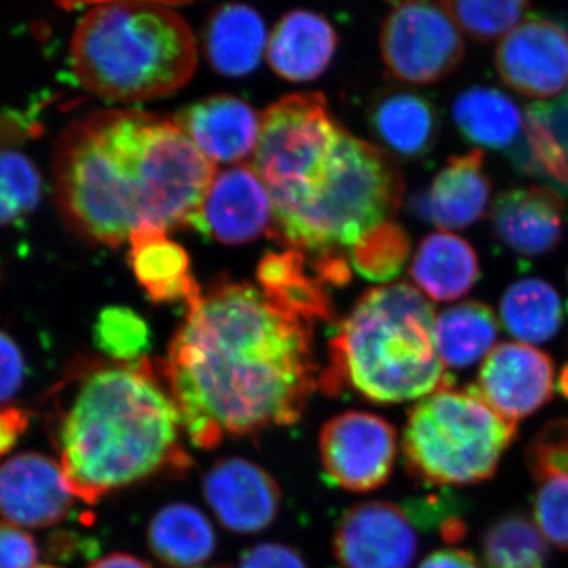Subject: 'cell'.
<instances>
[{
    "label": "cell",
    "instance_id": "cell-1",
    "mask_svg": "<svg viewBox=\"0 0 568 568\" xmlns=\"http://www.w3.org/2000/svg\"><path fill=\"white\" fill-rule=\"evenodd\" d=\"M185 305L160 369L193 446L295 424L323 375L317 323L250 283L220 284Z\"/></svg>",
    "mask_w": 568,
    "mask_h": 568
},
{
    "label": "cell",
    "instance_id": "cell-2",
    "mask_svg": "<svg viewBox=\"0 0 568 568\" xmlns=\"http://www.w3.org/2000/svg\"><path fill=\"white\" fill-rule=\"evenodd\" d=\"M215 174L178 119L136 108L70 123L52 156L63 220L85 241L108 246L129 242L144 224L186 226Z\"/></svg>",
    "mask_w": 568,
    "mask_h": 568
},
{
    "label": "cell",
    "instance_id": "cell-3",
    "mask_svg": "<svg viewBox=\"0 0 568 568\" xmlns=\"http://www.w3.org/2000/svg\"><path fill=\"white\" fill-rule=\"evenodd\" d=\"M58 428L71 495L97 504L108 493L168 469H186L182 418L160 365L89 361L71 368Z\"/></svg>",
    "mask_w": 568,
    "mask_h": 568
},
{
    "label": "cell",
    "instance_id": "cell-4",
    "mask_svg": "<svg viewBox=\"0 0 568 568\" xmlns=\"http://www.w3.org/2000/svg\"><path fill=\"white\" fill-rule=\"evenodd\" d=\"M435 308L407 283L366 293L328 343L320 388L347 386L381 405L413 402L454 387L435 345Z\"/></svg>",
    "mask_w": 568,
    "mask_h": 568
},
{
    "label": "cell",
    "instance_id": "cell-5",
    "mask_svg": "<svg viewBox=\"0 0 568 568\" xmlns=\"http://www.w3.org/2000/svg\"><path fill=\"white\" fill-rule=\"evenodd\" d=\"M74 80L115 103L162 99L189 84L197 43L173 7L152 0H110L85 11L70 41Z\"/></svg>",
    "mask_w": 568,
    "mask_h": 568
},
{
    "label": "cell",
    "instance_id": "cell-6",
    "mask_svg": "<svg viewBox=\"0 0 568 568\" xmlns=\"http://www.w3.org/2000/svg\"><path fill=\"white\" fill-rule=\"evenodd\" d=\"M403 194L405 178L390 156L345 130L323 185L297 211L275 219L268 234L310 263L346 260L343 250L395 222Z\"/></svg>",
    "mask_w": 568,
    "mask_h": 568
},
{
    "label": "cell",
    "instance_id": "cell-7",
    "mask_svg": "<svg viewBox=\"0 0 568 568\" xmlns=\"http://www.w3.org/2000/svg\"><path fill=\"white\" fill-rule=\"evenodd\" d=\"M518 426L496 413L476 387L444 388L407 414V473L432 487H467L495 477Z\"/></svg>",
    "mask_w": 568,
    "mask_h": 568
},
{
    "label": "cell",
    "instance_id": "cell-8",
    "mask_svg": "<svg viewBox=\"0 0 568 568\" xmlns=\"http://www.w3.org/2000/svg\"><path fill=\"white\" fill-rule=\"evenodd\" d=\"M343 132L321 93L283 97L261 115L253 170L271 194L274 220L320 190Z\"/></svg>",
    "mask_w": 568,
    "mask_h": 568
},
{
    "label": "cell",
    "instance_id": "cell-9",
    "mask_svg": "<svg viewBox=\"0 0 568 568\" xmlns=\"http://www.w3.org/2000/svg\"><path fill=\"white\" fill-rule=\"evenodd\" d=\"M381 55L388 71L409 84H435L465 58V36L433 0H396L383 22Z\"/></svg>",
    "mask_w": 568,
    "mask_h": 568
},
{
    "label": "cell",
    "instance_id": "cell-10",
    "mask_svg": "<svg viewBox=\"0 0 568 568\" xmlns=\"http://www.w3.org/2000/svg\"><path fill=\"white\" fill-rule=\"evenodd\" d=\"M321 462L328 480L347 491L383 487L394 470L398 440L394 426L375 414L351 410L324 425Z\"/></svg>",
    "mask_w": 568,
    "mask_h": 568
},
{
    "label": "cell",
    "instance_id": "cell-11",
    "mask_svg": "<svg viewBox=\"0 0 568 568\" xmlns=\"http://www.w3.org/2000/svg\"><path fill=\"white\" fill-rule=\"evenodd\" d=\"M496 70L508 88L529 99L558 97L568 89V31L547 18H530L500 39Z\"/></svg>",
    "mask_w": 568,
    "mask_h": 568
},
{
    "label": "cell",
    "instance_id": "cell-12",
    "mask_svg": "<svg viewBox=\"0 0 568 568\" xmlns=\"http://www.w3.org/2000/svg\"><path fill=\"white\" fill-rule=\"evenodd\" d=\"M274 223L271 194L253 166L230 168L213 175L200 207L186 226L227 245L256 241Z\"/></svg>",
    "mask_w": 568,
    "mask_h": 568
},
{
    "label": "cell",
    "instance_id": "cell-13",
    "mask_svg": "<svg viewBox=\"0 0 568 568\" xmlns=\"http://www.w3.org/2000/svg\"><path fill=\"white\" fill-rule=\"evenodd\" d=\"M551 357L526 343H500L481 362L477 392L496 413L518 424L555 396Z\"/></svg>",
    "mask_w": 568,
    "mask_h": 568
},
{
    "label": "cell",
    "instance_id": "cell-14",
    "mask_svg": "<svg viewBox=\"0 0 568 568\" xmlns=\"http://www.w3.org/2000/svg\"><path fill=\"white\" fill-rule=\"evenodd\" d=\"M418 540L405 508L392 503H366L346 511L334 538L343 568H409Z\"/></svg>",
    "mask_w": 568,
    "mask_h": 568
},
{
    "label": "cell",
    "instance_id": "cell-15",
    "mask_svg": "<svg viewBox=\"0 0 568 568\" xmlns=\"http://www.w3.org/2000/svg\"><path fill=\"white\" fill-rule=\"evenodd\" d=\"M73 507L61 465L41 454H20L0 466V517L18 528H50Z\"/></svg>",
    "mask_w": 568,
    "mask_h": 568
},
{
    "label": "cell",
    "instance_id": "cell-16",
    "mask_svg": "<svg viewBox=\"0 0 568 568\" xmlns=\"http://www.w3.org/2000/svg\"><path fill=\"white\" fill-rule=\"evenodd\" d=\"M204 496L224 528L237 534L271 526L282 503L274 477L244 458L215 463L205 474Z\"/></svg>",
    "mask_w": 568,
    "mask_h": 568
},
{
    "label": "cell",
    "instance_id": "cell-17",
    "mask_svg": "<svg viewBox=\"0 0 568 568\" xmlns=\"http://www.w3.org/2000/svg\"><path fill=\"white\" fill-rule=\"evenodd\" d=\"M489 220L493 234L508 250L523 256H544L562 241L566 204L547 186H519L496 197Z\"/></svg>",
    "mask_w": 568,
    "mask_h": 568
},
{
    "label": "cell",
    "instance_id": "cell-18",
    "mask_svg": "<svg viewBox=\"0 0 568 568\" xmlns=\"http://www.w3.org/2000/svg\"><path fill=\"white\" fill-rule=\"evenodd\" d=\"M175 119L197 151L213 164L244 162L254 153L260 138L261 115L233 95L209 97Z\"/></svg>",
    "mask_w": 568,
    "mask_h": 568
},
{
    "label": "cell",
    "instance_id": "cell-19",
    "mask_svg": "<svg viewBox=\"0 0 568 568\" xmlns=\"http://www.w3.org/2000/svg\"><path fill=\"white\" fill-rule=\"evenodd\" d=\"M338 36L334 26L310 10H293L283 14L268 33V65L283 80L308 82L316 80L334 59Z\"/></svg>",
    "mask_w": 568,
    "mask_h": 568
},
{
    "label": "cell",
    "instance_id": "cell-20",
    "mask_svg": "<svg viewBox=\"0 0 568 568\" xmlns=\"http://www.w3.org/2000/svg\"><path fill=\"white\" fill-rule=\"evenodd\" d=\"M489 196L485 155L477 149L448 160L426 193L424 212L440 230H465L487 213Z\"/></svg>",
    "mask_w": 568,
    "mask_h": 568
},
{
    "label": "cell",
    "instance_id": "cell-21",
    "mask_svg": "<svg viewBox=\"0 0 568 568\" xmlns=\"http://www.w3.org/2000/svg\"><path fill=\"white\" fill-rule=\"evenodd\" d=\"M168 231L144 224L129 237V261L142 290L155 304L192 301L201 293L189 253L168 237Z\"/></svg>",
    "mask_w": 568,
    "mask_h": 568
},
{
    "label": "cell",
    "instance_id": "cell-22",
    "mask_svg": "<svg viewBox=\"0 0 568 568\" xmlns=\"http://www.w3.org/2000/svg\"><path fill=\"white\" fill-rule=\"evenodd\" d=\"M263 17L246 3L219 7L204 29V52L216 73L242 78L260 67L267 48Z\"/></svg>",
    "mask_w": 568,
    "mask_h": 568
},
{
    "label": "cell",
    "instance_id": "cell-23",
    "mask_svg": "<svg viewBox=\"0 0 568 568\" xmlns=\"http://www.w3.org/2000/svg\"><path fill=\"white\" fill-rule=\"evenodd\" d=\"M410 276L436 302L463 297L480 278V263L473 245L448 231L426 235L410 263Z\"/></svg>",
    "mask_w": 568,
    "mask_h": 568
},
{
    "label": "cell",
    "instance_id": "cell-24",
    "mask_svg": "<svg viewBox=\"0 0 568 568\" xmlns=\"http://www.w3.org/2000/svg\"><path fill=\"white\" fill-rule=\"evenodd\" d=\"M452 118L467 141L491 151H508L526 132V112L506 92L485 85L459 93Z\"/></svg>",
    "mask_w": 568,
    "mask_h": 568
},
{
    "label": "cell",
    "instance_id": "cell-25",
    "mask_svg": "<svg viewBox=\"0 0 568 568\" xmlns=\"http://www.w3.org/2000/svg\"><path fill=\"white\" fill-rule=\"evenodd\" d=\"M373 130L390 151L418 159L432 151L439 133L436 108L413 91H390L381 95L369 114Z\"/></svg>",
    "mask_w": 568,
    "mask_h": 568
},
{
    "label": "cell",
    "instance_id": "cell-26",
    "mask_svg": "<svg viewBox=\"0 0 568 568\" xmlns=\"http://www.w3.org/2000/svg\"><path fill=\"white\" fill-rule=\"evenodd\" d=\"M497 336L499 323L484 302H462L436 316L437 355L450 368H469L484 361L495 347Z\"/></svg>",
    "mask_w": 568,
    "mask_h": 568
},
{
    "label": "cell",
    "instance_id": "cell-27",
    "mask_svg": "<svg viewBox=\"0 0 568 568\" xmlns=\"http://www.w3.org/2000/svg\"><path fill=\"white\" fill-rule=\"evenodd\" d=\"M149 544L168 566L190 568L211 558L216 537L203 511L189 504H171L153 517Z\"/></svg>",
    "mask_w": 568,
    "mask_h": 568
},
{
    "label": "cell",
    "instance_id": "cell-28",
    "mask_svg": "<svg viewBox=\"0 0 568 568\" xmlns=\"http://www.w3.org/2000/svg\"><path fill=\"white\" fill-rule=\"evenodd\" d=\"M500 324L526 345L555 338L562 327L564 306L551 284L540 278L518 280L507 287L499 306Z\"/></svg>",
    "mask_w": 568,
    "mask_h": 568
},
{
    "label": "cell",
    "instance_id": "cell-29",
    "mask_svg": "<svg viewBox=\"0 0 568 568\" xmlns=\"http://www.w3.org/2000/svg\"><path fill=\"white\" fill-rule=\"evenodd\" d=\"M257 283L268 294L315 323L334 320L324 283L315 274H308L306 257L295 250L267 254L257 267Z\"/></svg>",
    "mask_w": 568,
    "mask_h": 568
},
{
    "label": "cell",
    "instance_id": "cell-30",
    "mask_svg": "<svg viewBox=\"0 0 568 568\" xmlns=\"http://www.w3.org/2000/svg\"><path fill=\"white\" fill-rule=\"evenodd\" d=\"M480 547L487 568H549L547 538L521 511H510L489 523Z\"/></svg>",
    "mask_w": 568,
    "mask_h": 568
},
{
    "label": "cell",
    "instance_id": "cell-31",
    "mask_svg": "<svg viewBox=\"0 0 568 568\" xmlns=\"http://www.w3.org/2000/svg\"><path fill=\"white\" fill-rule=\"evenodd\" d=\"M463 36L477 41L503 39L525 21L530 0H439Z\"/></svg>",
    "mask_w": 568,
    "mask_h": 568
},
{
    "label": "cell",
    "instance_id": "cell-32",
    "mask_svg": "<svg viewBox=\"0 0 568 568\" xmlns=\"http://www.w3.org/2000/svg\"><path fill=\"white\" fill-rule=\"evenodd\" d=\"M43 181L36 164L18 151L0 149V226L20 222L39 207Z\"/></svg>",
    "mask_w": 568,
    "mask_h": 568
},
{
    "label": "cell",
    "instance_id": "cell-33",
    "mask_svg": "<svg viewBox=\"0 0 568 568\" xmlns=\"http://www.w3.org/2000/svg\"><path fill=\"white\" fill-rule=\"evenodd\" d=\"M95 345L110 361L138 362L151 349V328L132 308L108 306L93 325Z\"/></svg>",
    "mask_w": 568,
    "mask_h": 568
},
{
    "label": "cell",
    "instance_id": "cell-34",
    "mask_svg": "<svg viewBox=\"0 0 568 568\" xmlns=\"http://www.w3.org/2000/svg\"><path fill=\"white\" fill-rule=\"evenodd\" d=\"M358 275L373 282H388L402 274L409 260L410 241L395 222L384 224L349 252Z\"/></svg>",
    "mask_w": 568,
    "mask_h": 568
},
{
    "label": "cell",
    "instance_id": "cell-35",
    "mask_svg": "<svg viewBox=\"0 0 568 568\" xmlns=\"http://www.w3.org/2000/svg\"><path fill=\"white\" fill-rule=\"evenodd\" d=\"M525 462L536 484L568 477V417L548 422L525 448Z\"/></svg>",
    "mask_w": 568,
    "mask_h": 568
},
{
    "label": "cell",
    "instance_id": "cell-36",
    "mask_svg": "<svg viewBox=\"0 0 568 568\" xmlns=\"http://www.w3.org/2000/svg\"><path fill=\"white\" fill-rule=\"evenodd\" d=\"M532 511L541 536L556 548L568 551V477L538 481Z\"/></svg>",
    "mask_w": 568,
    "mask_h": 568
},
{
    "label": "cell",
    "instance_id": "cell-37",
    "mask_svg": "<svg viewBox=\"0 0 568 568\" xmlns=\"http://www.w3.org/2000/svg\"><path fill=\"white\" fill-rule=\"evenodd\" d=\"M0 568L41 567L36 541L18 526L0 521Z\"/></svg>",
    "mask_w": 568,
    "mask_h": 568
},
{
    "label": "cell",
    "instance_id": "cell-38",
    "mask_svg": "<svg viewBox=\"0 0 568 568\" xmlns=\"http://www.w3.org/2000/svg\"><path fill=\"white\" fill-rule=\"evenodd\" d=\"M24 376L26 362L20 346L9 334L0 331V405H6L17 396Z\"/></svg>",
    "mask_w": 568,
    "mask_h": 568
},
{
    "label": "cell",
    "instance_id": "cell-39",
    "mask_svg": "<svg viewBox=\"0 0 568 568\" xmlns=\"http://www.w3.org/2000/svg\"><path fill=\"white\" fill-rule=\"evenodd\" d=\"M239 568H308L297 551L286 545H257L242 556Z\"/></svg>",
    "mask_w": 568,
    "mask_h": 568
},
{
    "label": "cell",
    "instance_id": "cell-40",
    "mask_svg": "<svg viewBox=\"0 0 568 568\" xmlns=\"http://www.w3.org/2000/svg\"><path fill=\"white\" fill-rule=\"evenodd\" d=\"M29 426V414L20 407H0V459L9 455Z\"/></svg>",
    "mask_w": 568,
    "mask_h": 568
},
{
    "label": "cell",
    "instance_id": "cell-41",
    "mask_svg": "<svg viewBox=\"0 0 568 568\" xmlns=\"http://www.w3.org/2000/svg\"><path fill=\"white\" fill-rule=\"evenodd\" d=\"M418 568H484L473 552L459 548L437 549L422 560Z\"/></svg>",
    "mask_w": 568,
    "mask_h": 568
},
{
    "label": "cell",
    "instance_id": "cell-42",
    "mask_svg": "<svg viewBox=\"0 0 568 568\" xmlns=\"http://www.w3.org/2000/svg\"><path fill=\"white\" fill-rule=\"evenodd\" d=\"M89 568H152L144 560L130 555H110L95 560Z\"/></svg>",
    "mask_w": 568,
    "mask_h": 568
},
{
    "label": "cell",
    "instance_id": "cell-43",
    "mask_svg": "<svg viewBox=\"0 0 568 568\" xmlns=\"http://www.w3.org/2000/svg\"><path fill=\"white\" fill-rule=\"evenodd\" d=\"M74 2H77V0H74ZM80 2H92L93 6H95V3L110 2V0H80ZM152 2H159L164 3V6L174 7L182 6V3L193 2V0H152Z\"/></svg>",
    "mask_w": 568,
    "mask_h": 568
},
{
    "label": "cell",
    "instance_id": "cell-44",
    "mask_svg": "<svg viewBox=\"0 0 568 568\" xmlns=\"http://www.w3.org/2000/svg\"><path fill=\"white\" fill-rule=\"evenodd\" d=\"M559 388L564 396L568 398V365H566V368H564L562 373H560Z\"/></svg>",
    "mask_w": 568,
    "mask_h": 568
}]
</instances>
